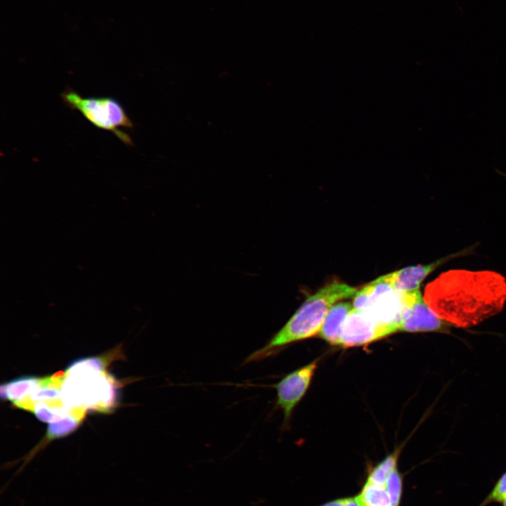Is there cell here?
I'll return each mask as SVG.
<instances>
[{
    "label": "cell",
    "mask_w": 506,
    "mask_h": 506,
    "mask_svg": "<svg viewBox=\"0 0 506 506\" xmlns=\"http://www.w3.org/2000/svg\"><path fill=\"white\" fill-rule=\"evenodd\" d=\"M384 488L389 494L392 506H399L402 493V477L397 467L389 474Z\"/></svg>",
    "instance_id": "cell-13"
},
{
    "label": "cell",
    "mask_w": 506,
    "mask_h": 506,
    "mask_svg": "<svg viewBox=\"0 0 506 506\" xmlns=\"http://www.w3.org/2000/svg\"><path fill=\"white\" fill-rule=\"evenodd\" d=\"M424 299L453 327H469L502 311L506 280L491 271L450 270L427 285Z\"/></svg>",
    "instance_id": "cell-1"
},
{
    "label": "cell",
    "mask_w": 506,
    "mask_h": 506,
    "mask_svg": "<svg viewBox=\"0 0 506 506\" xmlns=\"http://www.w3.org/2000/svg\"><path fill=\"white\" fill-rule=\"evenodd\" d=\"M398 331V325L380 323L365 310L353 309L344 323L340 346H361L384 338Z\"/></svg>",
    "instance_id": "cell-4"
},
{
    "label": "cell",
    "mask_w": 506,
    "mask_h": 506,
    "mask_svg": "<svg viewBox=\"0 0 506 506\" xmlns=\"http://www.w3.org/2000/svg\"><path fill=\"white\" fill-rule=\"evenodd\" d=\"M318 360L316 359L283 377L272 385L276 391V406L283 410L287 424L292 413L307 391Z\"/></svg>",
    "instance_id": "cell-5"
},
{
    "label": "cell",
    "mask_w": 506,
    "mask_h": 506,
    "mask_svg": "<svg viewBox=\"0 0 506 506\" xmlns=\"http://www.w3.org/2000/svg\"><path fill=\"white\" fill-rule=\"evenodd\" d=\"M41 384V379L36 377H22L1 386V397L15 403L32 394Z\"/></svg>",
    "instance_id": "cell-9"
},
{
    "label": "cell",
    "mask_w": 506,
    "mask_h": 506,
    "mask_svg": "<svg viewBox=\"0 0 506 506\" xmlns=\"http://www.w3.org/2000/svg\"><path fill=\"white\" fill-rule=\"evenodd\" d=\"M357 288L333 281L306 298L286 323L260 349L250 353L244 364L260 362L278 354L287 345L319 333L329 309L338 301L353 296Z\"/></svg>",
    "instance_id": "cell-2"
},
{
    "label": "cell",
    "mask_w": 506,
    "mask_h": 506,
    "mask_svg": "<svg viewBox=\"0 0 506 506\" xmlns=\"http://www.w3.org/2000/svg\"><path fill=\"white\" fill-rule=\"evenodd\" d=\"M453 327L439 317L427 305L420 293L414 304L406 310L398 330L408 332H436L447 333Z\"/></svg>",
    "instance_id": "cell-6"
},
{
    "label": "cell",
    "mask_w": 506,
    "mask_h": 506,
    "mask_svg": "<svg viewBox=\"0 0 506 506\" xmlns=\"http://www.w3.org/2000/svg\"><path fill=\"white\" fill-rule=\"evenodd\" d=\"M399 450H396L378 463L370 472L366 481L384 486L389 474L397 467Z\"/></svg>",
    "instance_id": "cell-11"
},
{
    "label": "cell",
    "mask_w": 506,
    "mask_h": 506,
    "mask_svg": "<svg viewBox=\"0 0 506 506\" xmlns=\"http://www.w3.org/2000/svg\"><path fill=\"white\" fill-rule=\"evenodd\" d=\"M355 498L359 506H392L384 486L368 481Z\"/></svg>",
    "instance_id": "cell-10"
},
{
    "label": "cell",
    "mask_w": 506,
    "mask_h": 506,
    "mask_svg": "<svg viewBox=\"0 0 506 506\" xmlns=\"http://www.w3.org/2000/svg\"><path fill=\"white\" fill-rule=\"evenodd\" d=\"M32 411L39 420L49 423L61 420L68 412L67 409L62 407L48 406L47 403L44 401L35 403Z\"/></svg>",
    "instance_id": "cell-12"
},
{
    "label": "cell",
    "mask_w": 506,
    "mask_h": 506,
    "mask_svg": "<svg viewBox=\"0 0 506 506\" xmlns=\"http://www.w3.org/2000/svg\"><path fill=\"white\" fill-rule=\"evenodd\" d=\"M353 309V304L348 301L334 304L324 319L319 336L332 345H340L344 323Z\"/></svg>",
    "instance_id": "cell-8"
},
{
    "label": "cell",
    "mask_w": 506,
    "mask_h": 506,
    "mask_svg": "<svg viewBox=\"0 0 506 506\" xmlns=\"http://www.w3.org/2000/svg\"><path fill=\"white\" fill-rule=\"evenodd\" d=\"M64 104L78 111L95 127L112 133L126 145L134 142L125 129H132L134 123L121 103L112 97H83L67 87L60 95Z\"/></svg>",
    "instance_id": "cell-3"
},
{
    "label": "cell",
    "mask_w": 506,
    "mask_h": 506,
    "mask_svg": "<svg viewBox=\"0 0 506 506\" xmlns=\"http://www.w3.org/2000/svg\"><path fill=\"white\" fill-rule=\"evenodd\" d=\"M502 502H503V506H506V498Z\"/></svg>",
    "instance_id": "cell-16"
},
{
    "label": "cell",
    "mask_w": 506,
    "mask_h": 506,
    "mask_svg": "<svg viewBox=\"0 0 506 506\" xmlns=\"http://www.w3.org/2000/svg\"><path fill=\"white\" fill-rule=\"evenodd\" d=\"M320 506H359L356 498H346L330 501Z\"/></svg>",
    "instance_id": "cell-15"
},
{
    "label": "cell",
    "mask_w": 506,
    "mask_h": 506,
    "mask_svg": "<svg viewBox=\"0 0 506 506\" xmlns=\"http://www.w3.org/2000/svg\"><path fill=\"white\" fill-rule=\"evenodd\" d=\"M506 498V472L500 477L493 491L483 502L481 506H485L491 502H502Z\"/></svg>",
    "instance_id": "cell-14"
},
{
    "label": "cell",
    "mask_w": 506,
    "mask_h": 506,
    "mask_svg": "<svg viewBox=\"0 0 506 506\" xmlns=\"http://www.w3.org/2000/svg\"><path fill=\"white\" fill-rule=\"evenodd\" d=\"M474 249V247L472 246L443 257L428 264L410 266L391 272L393 287L400 292H411L420 290V283L434 270L453 259L472 254Z\"/></svg>",
    "instance_id": "cell-7"
}]
</instances>
